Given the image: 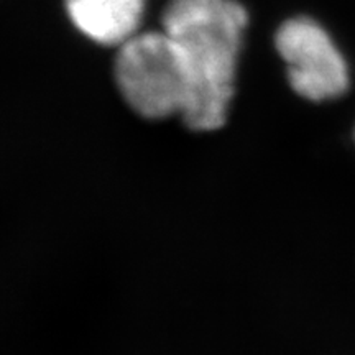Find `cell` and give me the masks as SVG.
Listing matches in <instances>:
<instances>
[{"label":"cell","instance_id":"2","mask_svg":"<svg viewBox=\"0 0 355 355\" xmlns=\"http://www.w3.org/2000/svg\"><path fill=\"white\" fill-rule=\"evenodd\" d=\"M119 91L145 119L183 115L191 91L189 71L175 38L162 32H139L119 46L114 63Z\"/></svg>","mask_w":355,"mask_h":355},{"label":"cell","instance_id":"4","mask_svg":"<svg viewBox=\"0 0 355 355\" xmlns=\"http://www.w3.org/2000/svg\"><path fill=\"white\" fill-rule=\"evenodd\" d=\"M146 0H66L73 25L92 42L121 46L140 32Z\"/></svg>","mask_w":355,"mask_h":355},{"label":"cell","instance_id":"3","mask_svg":"<svg viewBox=\"0 0 355 355\" xmlns=\"http://www.w3.org/2000/svg\"><path fill=\"white\" fill-rule=\"evenodd\" d=\"M275 44L285 61L288 79L296 94L322 102L347 92V61L318 21L308 17L286 20L278 28Z\"/></svg>","mask_w":355,"mask_h":355},{"label":"cell","instance_id":"1","mask_svg":"<svg viewBox=\"0 0 355 355\" xmlns=\"http://www.w3.org/2000/svg\"><path fill=\"white\" fill-rule=\"evenodd\" d=\"M248 24L235 0H170L163 30L184 55L191 91L181 119L198 132L224 125L235 91L239 55Z\"/></svg>","mask_w":355,"mask_h":355}]
</instances>
